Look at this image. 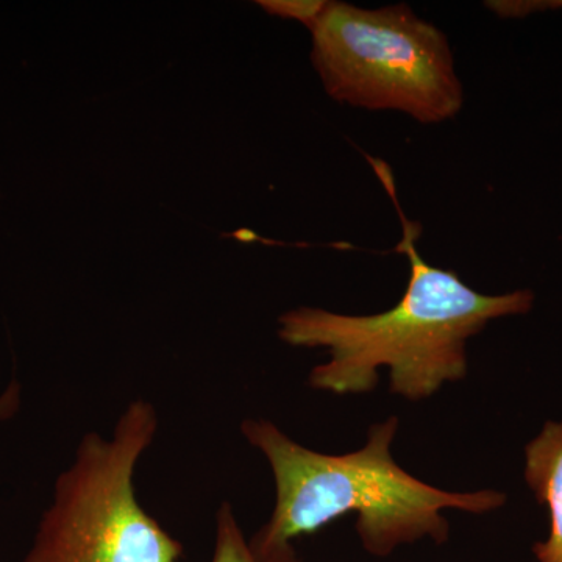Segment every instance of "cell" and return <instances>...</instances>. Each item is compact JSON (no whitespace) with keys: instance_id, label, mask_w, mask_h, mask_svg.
Returning a JSON list of instances; mask_svg holds the SVG:
<instances>
[{"instance_id":"obj_8","label":"cell","mask_w":562,"mask_h":562,"mask_svg":"<svg viewBox=\"0 0 562 562\" xmlns=\"http://www.w3.org/2000/svg\"><path fill=\"white\" fill-rule=\"evenodd\" d=\"M543 10H562V0L557 2H508V0H501L495 5V13L497 16L505 18H525L528 14L536 13V11Z\"/></svg>"},{"instance_id":"obj_7","label":"cell","mask_w":562,"mask_h":562,"mask_svg":"<svg viewBox=\"0 0 562 562\" xmlns=\"http://www.w3.org/2000/svg\"><path fill=\"white\" fill-rule=\"evenodd\" d=\"M257 3L266 13L281 20L302 22L310 31L327 5V0H260Z\"/></svg>"},{"instance_id":"obj_4","label":"cell","mask_w":562,"mask_h":562,"mask_svg":"<svg viewBox=\"0 0 562 562\" xmlns=\"http://www.w3.org/2000/svg\"><path fill=\"white\" fill-rule=\"evenodd\" d=\"M157 430L154 406L136 401L113 438L87 432L22 562H180L183 543L144 512L133 484Z\"/></svg>"},{"instance_id":"obj_6","label":"cell","mask_w":562,"mask_h":562,"mask_svg":"<svg viewBox=\"0 0 562 562\" xmlns=\"http://www.w3.org/2000/svg\"><path fill=\"white\" fill-rule=\"evenodd\" d=\"M211 562H257L228 503H222L217 512L216 542Z\"/></svg>"},{"instance_id":"obj_9","label":"cell","mask_w":562,"mask_h":562,"mask_svg":"<svg viewBox=\"0 0 562 562\" xmlns=\"http://www.w3.org/2000/svg\"><path fill=\"white\" fill-rule=\"evenodd\" d=\"M21 405V387L16 382L10 383L0 395V420L10 419L18 413Z\"/></svg>"},{"instance_id":"obj_5","label":"cell","mask_w":562,"mask_h":562,"mask_svg":"<svg viewBox=\"0 0 562 562\" xmlns=\"http://www.w3.org/2000/svg\"><path fill=\"white\" fill-rule=\"evenodd\" d=\"M525 482L549 512L546 541L532 547L536 562H562V420H549L525 447Z\"/></svg>"},{"instance_id":"obj_1","label":"cell","mask_w":562,"mask_h":562,"mask_svg":"<svg viewBox=\"0 0 562 562\" xmlns=\"http://www.w3.org/2000/svg\"><path fill=\"white\" fill-rule=\"evenodd\" d=\"M368 160L401 217L402 239L395 250L409 261L405 294L397 305L372 316L301 306L280 317L279 336L292 347L330 351V361L310 373L313 390L366 394L379 384L380 369L387 368L392 394L424 401L443 384L465 379L469 339L492 321L530 312L535 294H482L458 273L428 265L416 246L420 225L403 213L390 166Z\"/></svg>"},{"instance_id":"obj_3","label":"cell","mask_w":562,"mask_h":562,"mask_svg":"<svg viewBox=\"0 0 562 562\" xmlns=\"http://www.w3.org/2000/svg\"><path fill=\"white\" fill-rule=\"evenodd\" d=\"M312 32V63L339 103L401 111L420 124L457 116L464 91L446 35L408 5L328 2Z\"/></svg>"},{"instance_id":"obj_2","label":"cell","mask_w":562,"mask_h":562,"mask_svg":"<svg viewBox=\"0 0 562 562\" xmlns=\"http://www.w3.org/2000/svg\"><path fill=\"white\" fill-rule=\"evenodd\" d=\"M397 417L373 424L357 452H314L265 419L243 422L244 438L269 461L276 506L268 522L249 541L257 562H301L294 542L316 535L346 514H357L362 549L387 558L395 549L430 538L449 541L442 512L486 514L506 503L501 491L449 492L413 476L394 461Z\"/></svg>"}]
</instances>
